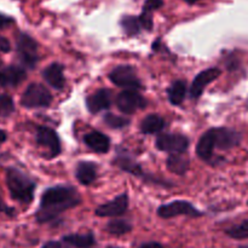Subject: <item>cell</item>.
<instances>
[{
	"label": "cell",
	"mask_w": 248,
	"mask_h": 248,
	"mask_svg": "<svg viewBox=\"0 0 248 248\" xmlns=\"http://www.w3.org/2000/svg\"><path fill=\"white\" fill-rule=\"evenodd\" d=\"M41 248H70V246H68L63 241H47L43 245Z\"/></svg>",
	"instance_id": "obj_32"
},
{
	"label": "cell",
	"mask_w": 248,
	"mask_h": 248,
	"mask_svg": "<svg viewBox=\"0 0 248 248\" xmlns=\"http://www.w3.org/2000/svg\"><path fill=\"white\" fill-rule=\"evenodd\" d=\"M16 50L23 65L33 69L39 61L38 43L29 34L19 33L16 38Z\"/></svg>",
	"instance_id": "obj_4"
},
{
	"label": "cell",
	"mask_w": 248,
	"mask_h": 248,
	"mask_svg": "<svg viewBox=\"0 0 248 248\" xmlns=\"http://www.w3.org/2000/svg\"><path fill=\"white\" fill-rule=\"evenodd\" d=\"M247 205H248V201H247Z\"/></svg>",
	"instance_id": "obj_39"
},
{
	"label": "cell",
	"mask_w": 248,
	"mask_h": 248,
	"mask_svg": "<svg viewBox=\"0 0 248 248\" xmlns=\"http://www.w3.org/2000/svg\"><path fill=\"white\" fill-rule=\"evenodd\" d=\"M43 78L51 87L56 90H63L65 86L64 67L61 63H51L43 70Z\"/></svg>",
	"instance_id": "obj_17"
},
{
	"label": "cell",
	"mask_w": 248,
	"mask_h": 248,
	"mask_svg": "<svg viewBox=\"0 0 248 248\" xmlns=\"http://www.w3.org/2000/svg\"><path fill=\"white\" fill-rule=\"evenodd\" d=\"M12 23H15V19L12 17L0 14V29L6 28V27L11 26Z\"/></svg>",
	"instance_id": "obj_33"
},
{
	"label": "cell",
	"mask_w": 248,
	"mask_h": 248,
	"mask_svg": "<svg viewBox=\"0 0 248 248\" xmlns=\"http://www.w3.org/2000/svg\"><path fill=\"white\" fill-rule=\"evenodd\" d=\"M111 106V92L108 89H99L87 96L86 108L90 113L97 114L109 109Z\"/></svg>",
	"instance_id": "obj_15"
},
{
	"label": "cell",
	"mask_w": 248,
	"mask_h": 248,
	"mask_svg": "<svg viewBox=\"0 0 248 248\" xmlns=\"http://www.w3.org/2000/svg\"><path fill=\"white\" fill-rule=\"evenodd\" d=\"M36 144L40 147H45L48 150V157H56L61 154V140L55 130L47 126H38L35 135Z\"/></svg>",
	"instance_id": "obj_11"
},
{
	"label": "cell",
	"mask_w": 248,
	"mask_h": 248,
	"mask_svg": "<svg viewBox=\"0 0 248 248\" xmlns=\"http://www.w3.org/2000/svg\"><path fill=\"white\" fill-rule=\"evenodd\" d=\"M183 1L188 2V4H195V2L200 1V0H183Z\"/></svg>",
	"instance_id": "obj_36"
},
{
	"label": "cell",
	"mask_w": 248,
	"mask_h": 248,
	"mask_svg": "<svg viewBox=\"0 0 248 248\" xmlns=\"http://www.w3.org/2000/svg\"><path fill=\"white\" fill-rule=\"evenodd\" d=\"M98 167L92 161H80L78 162L75 169V177L82 186H91L97 179Z\"/></svg>",
	"instance_id": "obj_19"
},
{
	"label": "cell",
	"mask_w": 248,
	"mask_h": 248,
	"mask_svg": "<svg viewBox=\"0 0 248 248\" xmlns=\"http://www.w3.org/2000/svg\"><path fill=\"white\" fill-rule=\"evenodd\" d=\"M107 248H120V247H114V246H109V247H107Z\"/></svg>",
	"instance_id": "obj_37"
},
{
	"label": "cell",
	"mask_w": 248,
	"mask_h": 248,
	"mask_svg": "<svg viewBox=\"0 0 248 248\" xmlns=\"http://www.w3.org/2000/svg\"><path fill=\"white\" fill-rule=\"evenodd\" d=\"M215 135H213V128L206 131L199 140L196 144V154L207 164H213L215 161Z\"/></svg>",
	"instance_id": "obj_16"
},
{
	"label": "cell",
	"mask_w": 248,
	"mask_h": 248,
	"mask_svg": "<svg viewBox=\"0 0 248 248\" xmlns=\"http://www.w3.org/2000/svg\"><path fill=\"white\" fill-rule=\"evenodd\" d=\"M165 120L157 114H149L140 123V132L143 135H155L164 130Z\"/></svg>",
	"instance_id": "obj_22"
},
{
	"label": "cell",
	"mask_w": 248,
	"mask_h": 248,
	"mask_svg": "<svg viewBox=\"0 0 248 248\" xmlns=\"http://www.w3.org/2000/svg\"><path fill=\"white\" fill-rule=\"evenodd\" d=\"M128 208V196L127 194L124 193L121 195L116 196L115 199H113L109 202L103 203V205L98 206V207L94 210V215L97 217H110L115 218L119 216L125 215L126 211Z\"/></svg>",
	"instance_id": "obj_12"
},
{
	"label": "cell",
	"mask_w": 248,
	"mask_h": 248,
	"mask_svg": "<svg viewBox=\"0 0 248 248\" xmlns=\"http://www.w3.org/2000/svg\"><path fill=\"white\" fill-rule=\"evenodd\" d=\"M162 5H164L162 0H145L144 5H143L142 14L138 16L142 29H145L148 31H152L153 26H154V22H153V12L159 10Z\"/></svg>",
	"instance_id": "obj_20"
},
{
	"label": "cell",
	"mask_w": 248,
	"mask_h": 248,
	"mask_svg": "<svg viewBox=\"0 0 248 248\" xmlns=\"http://www.w3.org/2000/svg\"><path fill=\"white\" fill-rule=\"evenodd\" d=\"M113 164L115 165L116 167H119L121 171L133 174V176L137 177V178L145 179V181H153V183H156L165 186L164 182L157 181V179L152 178V177H148L147 174H145V172L143 171L142 166H140V165L126 152H118V155H116L115 159L113 160Z\"/></svg>",
	"instance_id": "obj_9"
},
{
	"label": "cell",
	"mask_w": 248,
	"mask_h": 248,
	"mask_svg": "<svg viewBox=\"0 0 248 248\" xmlns=\"http://www.w3.org/2000/svg\"><path fill=\"white\" fill-rule=\"evenodd\" d=\"M190 140L182 133H162L156 138L155 145L159 150L170 154L184 153L189 148Z\"/></svg>",
	"instance_id": "obj_7"
},
{
	"label": "cell",
	"mask_w": 248,
	"mask_h": 248,
	"mask_svg": "<svg viewBox=\"0 0 248 248\" xmlns=\"http://www.w3.org/2000/svg\"><path fill=\"white\" fill-rule=\"evenodd\" d=\"M116 107L123 114H133L147 107V101L137 90H125L116 97Z\"/></svg>",
	"instance_id": "obj_8"
},
{
	"label": "cell",
	"mask_w": 248,
	"mask_h": 248,
	"mask_svg": "<svg viewBox=\"0 0 248 248\" xmlns=\"http://www.w3.org/2000/svg\"><path fill=\"white\" fill-rule=\"evenodd\" d=\"M222 72H220L219 68H208V69L202 70V72L199 73L195 77V79L193 80L190 86V97L194 99H198L202 96V93L205 92L206 87L213 82L215 80H217L220 77Z\"/></svg>",
	"instance_id": "obj_13"
},
{
	"label": "cell",
	"mask_w": 248,
	"mask_h": 248,
	"mask_svg": "<svg viewBox=\"0 0 248 248\" xmlns=\"http://www.w3.org/2000/svg\"><path fill=\"white\" fill-rule=\"evenodd\" d=\"M52 102V94L41 84H31L21 97V106L24 108H47Z\"/></svg>",
	"instance_id": "obj_3"
},
{
	"label": "cell",
	"mask_w": 248,
	"mask_h": 248,
	"mask_svg": "<svg viewBox=\"0 0 248 248\" xmlns=\"http://www.w3.org/2000/svg\"><path fill=\"white\" fill-rule=\"evenodd\" d=\"M104 123L111 128H123L130 125V120L125 119L124 116L115 115V114L108 113L104 116Z\"/></svg>",
	"instance_id": "obj_29"
},
{
	"label": "cell",
	"mask_w": 248,
	"mask_h": 248,
	"mask_svg": "<svg viewBox=\"0 0 248 248\" xmlns=\"http://www.w3.org/2000/svg\"><path fill=\"white\" fill-rule=\"evenodd\" d=\"M186 82L184 80H176L170 85L167 90V96H169L170 103L173 106H181L186 99Z\"/></svg>",
	"instance_id": "obj_24"
},
{
	"label": "cell",
	"mask_w": 248,
	"mask_h": 248,
	"mask_svg": "<svg viewBox=\"0 0 248 248\" xmlns=\"http://www.w3.org/2000/svg\"><path fill=\"white\" fill-rule=\"evenodd\" d=\"M15 111V103L11 96L6 93L0 94V116L7 118Z\"/></svg>",
	"instance_id": "obj_28"
},
{
	"label": "cell",
	"mask_w": 248,
	"mask_h": 248,
	"mask_svg": "<svg viewBox=\"0 0 248 248\" xmlns=\"http://www.w3.org/2000/svg\"><path fill=\"white\" fill-rule=\"evenodd\" d=\"M166 165L170 171L182 176V174H186L188 172L189 167H190V161L183 153H176V154H171L167 157Z\"/></svg>",
	"instance_id": "obj_23"
},
{
	"label": "cell",
	"mask_w": 248,
	"mask_h": 248,
	"mask_svg": "<svg viewBox=\"0 0 248 248\" xmlns=\"http://www.w3.org/2000/svg\"><path fill=\"white\" fill-rule=\"evenodd\" d=\"M11 51V44L5 36L0 35V53H7Z\"/></svg>",
	"instance_id": "obj_31"
},
{
	"label": "cell",
	"mask_w": 248,
	"mask_h": 248,
	"mask_svg": "<svg viewBox=\"0 0 248 248\" xmlns=\"http://www.w3.org/2000/svg\"><path fill=\"white\" fill-rule=\"evenodd\" d=\"M80 203H81V196L73 186H51L46 189L41 195L40 205L35 213V219L40 224L53 222L63 212L77 207Z\"/></svg>",
	"instance_id": "obj_1"
},
{
	"label": "cell",
	"mask_w": 248,
	"mask_h": 248,
	"mask_svg": "<svg viewBox=\"0 0 248 248\" xmlns=\"http://www.w3.org/2000/svg\"><path fill=\"white\" fill-rule=\"evenodd\" d=\"M109 79L114 85L126 90H140L142 82L131 65H118L109 73Z\"/></svg>",
	"instance_id": "obj_6"
},
{
	"label": "cell",
	"mask_w": 248,
	"mask_h": 248,
	"mask_svg": "<svg viewBox=\"0 0 248 248\" xmlns=\"http://www.w3.org/2000/svg\"><path fill=\"white\" fill-rule=\"evenodd\" d=\"M0 213H5V215L10 216V217H14L15 216V210L10 206H7L4 202V198H2V193L0 190Z\"/></svg>",
	"instance_id": "obj_30"
},
{
	"label": "cell",
	"mask_w": 248,
	"mask_h": 248,
	"mask_svg": "<svg viewBox=\"0 0 248 248\" xmlns=\"http://www.w3.org/2000/svg\"><path fill=\"white\" fill-rule=\"evenodd\" d=\"M84 142L87 147L98 154H106L110 149V140L108 136L99 131H92L84 137Z\"/></svg>",
	"instance_id": "obj_18"
},
{
	"label": "cell",
	"mask_w": 248,
	"mask_h": 248,
	"mask_svg": "<svg viewBox=\"0 0 248 248\" xmlns=\"http://www.w3.org/2000/svg\"><path fill=\"white\" fill-rule=\"evenodd\" d=\"M140 248H165V246L160 242L156 241H149V242H144L140 246Z\"/></svg>",
	"instance_id": "obj_34"
},
{
	"label": "cell",
	"mask_w": 248,
	"mask_h": 248,
	"mask_svg": "<svg viewBox=\"0 0 248 248\" xmlns=\"http://www.w3.org/2000/svg\"><path fill=\"white\" fill-rule=\"evenodd\" d=\"M27 78L26 69L19 65H4L0 61V86L15 87L23 82Z\"/></svg>",
	"instance_id": "obj_14"
},
{
	"label": "cell",
	"mask_w": 248,
	"mask_h": 248,
	"mask_svg": "<svg viewBox=\"0 0 248 248\" xmlns=\"http://www.w3.org/2000/svg\"><path fill=\"white\" fill-rule=\"evenodd\" d=\"M157 216L162 219L178 217V216H186L191 218L202 217L203 213L195 207L191 202L186 200H174L170 203H165L157 208Z\"/></svg>",
	"instance_id": "obj_5"
},
{
	"label": "cell",
	"mask_w": 248,
	"mask_h": 248,
	"mask_svg": "<svg viewBox=\"0 0 248 248\" xmlns=\"http://www.w3.org/2000/svg\"><path fill=\"white\" fill-rule=\"evenodd\" d=\"M6 186L9 188L10 195L15 201H18L23 205H31L33 202L36 184L21 170L16 167L7 169Z\"/></svg>",
	"instance_id": "obj_2"
},
{
	"label": "cell",
	"mask_w": 248,
	"mask_h": 248,
	"mask_svg": "<svg viewBox=\"0 0 248 248\" xmlns=\"http://www.w3.org/2000/svg\"><path fill=\"white\" fill-rule=\"evenodd\" d=\"M225 234L232 240H247L248 239V218L242 220L239 224L225 229Z\"/></svg>",
	"instance_id": "obj_27"
},
{
	"label": "cell",
	"mask_w": 248,
	"mask_h": 248,
	"mask_svg": "<svg viewBox=\"0 0 248 248\" xmlns=\"http://www.w3.org/2000/svg\"><path fill=\"white\" fill-rule=\"evenodd\" d=\"M62 241L68 246L75 248H92L96 246V236L93 232H84V234H68L62 237Z\"/></svg>",
	"instance_id": "obj_21"
},
{
	"label": "cell",
	"mask_w": 248,
	"mask_h": 248,
	"mask_svg": "<svg viewBox=\"0 0 248 248\" xmlns=\"http://www.w3.org/2000/svg\"><path fill=\"white\" fill-rule=\"evenodd\" d=\"M133 225L126 219H113L109 220L106 225V232L114 236H123L132 232Z\"/></svg>",
	"instance_id": "obj_25"
},
{
	"label": "cell",
	"mask_w": 248,
	"mask_h": 248,
	"mask_svg": "<svg viewBox=\"0 0 248 248\" xmlns=\"http://www.w3.org/2000/svg\"><path fill=\"white\" fill-rule=\"evenodd\" d=\"M6 138H7L6 132H5L4 130H0V147H1V145L4 144L5 140H6Z\"/></svg>",
	"instance_id": "obj_35"
},
{
	"label": "cell",
	"mask_w": 248,
	"mask_h": 248,
	"mask_svg": "<svg viewBox=\"0 0 248 248\" xmlns=\"http://www.w3.org/2000/svg\"><path fill=\"white\" fill-rule=\"evenodd\" d=\"M123 31L127 36H136L140 33L142 27H140V19L135 16H124L120 21Z\"/></svg>",
	"instance_id": "obj_26"
},
{
	"label": "cell",
	"mask_w": 248,
	"mask_h": 248,
	"mask_svg": "<svg viewBox=\"0 0 248 248\" xmlns=\"http://www.w3.org/2000/svg\"><path fill=\"white\" fill-rule=\"evenodd\" d=\"M239 248H248V246H240Z\"/></svg>",
	"instance_id": "obj_38"
},
{
	"label": "cell",
	"mask_w": 248,
	"mask_h": 248,
	"mask_svg": "<svg viewBox=\"0 0 248 248\" xmlns=\"http://www.w3.org/2000/svg\"><path fill=\"white\" fill-rule=\"evenodd\" d=\"M216 149L228 152L239 147L242 142V133L230 127H213Z\"/></svg>",
	"instance_id": "obj_10"
}]
</instances>
